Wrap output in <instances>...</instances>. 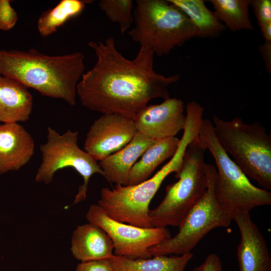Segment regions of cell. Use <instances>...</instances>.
Wrapping results in <instances>:
<instances>
[{"label": "cell", "instance_id": "6da1fadb", "mask_svg": "<svg viewBox=\"0 0 271 271\" xmlns=\"http://www.w3.org/2000/svg\"><path fill=\"white\" fill-rule=\"evenodd\" d=\"M88 45L97 61L82 75L76 92L82 104L91 110L133 119L151 100L169 97V86L180 79L179 74L156 73L155 54L147 48L140 47L136 57L129 60L117 50L113 37Z\"/></svg>", "mask_w": 271, "mask_h": 271}, {"label": "cell", "instance_id": "7a4b0ae2", "mask_svg": "<svg viewBox=\"0 0 271 271\" xmlns=\"http://www.w3.org/2000/svg\"><path fill=\"white\" fill-rule=\"evenodd\" d=\"M84 69V56L80 52L50 56L35 49H0V75L72 106L76 104L77 85Z\"/></svg>", "mask_w": 271, "mask_h": 271}, {"label": "cell", "instance_id": "3957f363", "mask_svg": "<svg viewBox=\"0 0 271 271\" xmlns=\"http://www.w3.org/2000/svg\"><path fill=\"white\" fill-rule=\"evenodd\" d=\"M198 134L194 126L186 125L176 153L152 177L135 185L117 184L111 190L102 188L97 205L114 220L143 228L152 227L150 203L166 178L181 170L187 146Z\"/></svg>", "mask_w": 271, "mask_h": 271}, {"label": "cell", "instance_id": "277c9868", "mask_svg": "<svg viewBox=\"0 0 271 271\" xmlns=\"http://www.w3.org/2000/svg\"><path fill=\"white\" fill-rule=\"evenodd\" d=\"M134 27L127 33L141 47L159 56L197 37L198 32L188 17L168 0H136Z\"/></svg>", "mask_w": 271, "mask_h": 271}, {"label": "cell", "instance_id": "5b68a950", "mask_svg": "<svg viewBox=\"0 0 271 271\" xmlns=\"http://www.w3.org/2000/svg\"><path fill=\"white\" fill-rule=\"evenodd\" d=\"M215 136L244 174L262 189H271V136L259 122L246 123L240 117L213 119Z\"/></svg>", "mask_w": 271, "mask_h": 271}, {"label": "cell", "instance_id": "8992f818", "mask_svg": "<svg viewBox=\"0 0 271 271\" xmlns=\"http://www.w3.org/2000/svg\"><path fill=\"white\" fill-rule=\"evenodd\" d=\"M206 146L195 137L188 144L181 170L175 174L177 181L168 185L162 202L149 216L152 227L179 226L204 195L207 187L204 156Z\"/></svg>", "mask_w": 271, "mask_h": 271}, {"label": "cell", "instance_id": "52a82bcc", "mask_svg": "<svg viewBox=\"0 0 271 271\" xmlns=\"http://www.w3.org/2000/svg\"><path fill=\"white\" fill-rule=\"evenodd\" d=\"M199 137L214 159L217 168L215 194L221 205L231 215L249 212L256 207L271 205V193L249 181L218 142L211 121L203 119Z\"/></svg>", "mask_w": 271, "mask_h": 271}, {"label": "cell", "instance_id": "ba28073f", "mask_svg": "<svg viewBox=\"0 0 271 271\" xmlns=\"http://www.w3.org/2000/svg\"><path fill=\"white\" fill-rule=\"evenodd\" d=\"M205 171L208 182L204 195L178 226L174 236L149 248L152 256L190 253L211 230L230 225L231 214L221 205L215 196L216 167L206 164Z\"/></svg>", "mask_w": 271, "mask_h": 271}, {"label": "cell", "instance_id": "9c48e42d", "mask_svg": "<svg viewBox=\"0 0 271 271\" xmlns=\"http://www.w3.org/2000/svg\"><path fill=\"white\" fill-rule=\"evenodd\" d=\"M78 136L77 130L69 129L61 134L48 126L47 141L40 148L42 162L35 177L36 182L48 184L58 170L68 167L73 168L82 177L83 183L78 188L73 204L85 199L89 179L93 174L103 176L97 161L79 147Z\"/></svg>", "mask_w": 271, "mask_h": 271}, {"label": "cell", "instance_id": "30bf717a", "mask_svg": "<svg viewBox=\"0 0 271 271\" xmlns=\"http://www.w3.org/2000/svg\"><path fill=\"white\" fill-rule=\"evenodd\" d=\"M86 217L109 235L114 255L130 259L152 257L149 248L171 237L166 227L143 228L114 220L97 204L89 207Z\"/></svg>", "mask_w": 271, "mask_h": 271}, {"label": "cell", "instance_id": "8fae6325", "mask_svg": "<svg viewBox=\"0 0 271 271\" xmlns=\"http://www.w3.org/2000/svg\"><path fill=\"white\" fill-rule=\"evenodd\" d=\"M136 132L132 119L119 114H103L90 126L84 150L100 161L127 145Z\"/></svg>", "mask_w": 271, "mask_h": 271}, {"label": "cell", "instance_id": "7c38bea8", "mask_svg": "<svg viewBox=\"0 0 271 271\" xmlns=\"http://www.w3.org/2000/svg\"><path fill=\"white\" fill-rule=\"evenodd\" d=\"M181 99L168 97L159 104L146 105L132 119L137 131L155 141L176 137L186 123Z\"/></svg>", "mask_w": 271, "mask_h": 271}, {"label": "cell", "instance_id": "4fadbf2b", "mask_svg": "<svg viewBox=\"0 0 271 271\" xmlns=\"http://www.w3.org/2000/svg\"><path fill=\"white\" fill-rule=\"evenodd\" d=\"M232 219L236 222L240 234L237 249L239 270L271 271V257L266 242L252 221L249 212H234Z\"/></svg>", "mask_w": 271, "mask_h": 271}, {"label": "cell", "instance_id": "5bb4252c", "mask_svg": "<svg viewBox=\"0 0 271 271\" xmlns=\"http://www.w3.org/2000/svg\"><path fill=\"white\" fill-rule=\"evenodd\" d=\"M31 134L19 123L0 124V174L19 170L34 153Z\"/></svg>", "mask_w": 271, "mask_h": 271}, {"label": "cell", "instance_id": "9a60e30c", "mask_svg": "<svg viewBox=\"0 0 271 271\" xmlns=\"http://www.w3.org/2000/svg\"><path fill=\"white\" fill-rule=\"evenodd\" d=\"M113 249L109 235L94 224L78 225L73 232L70 250L81 261L110 259L114 255Z\"/></svg>", "mask_w": 271, "mask_h": 271}, {"label": "cell", "instance_id": "2e32d148", "mask_svg": "<svg viewBox=\"0 0 271 271\" xmlns=\"http://www.w3.org/2000/svg\"><path fill=\"white\" fill-rule=\"evenodd\" d=\"M156 141L137 131L127 145L100 161L99 165L103 173V176L110 183L126 186L131 168Z\"/></svg>", "mask_w": 271, "mask_h": 271}, {"label": "cell", "instance_id": "e0dca14e", "mask_svg": "<svg viewBox=\"0 0 271 271\" xmlns=\"http://www.w3.org/2000/svg\"><path fill=\"white\" fill-rule=\"evenodd\" d=\"M33 106V96L27 86L0 75V122H25L29 119Z\"/></svg>", "mask_w": 271, "mask_h": 271}, {"label": "cell", "instance_id": "ac0fdd59", "mask_svg": "<svg viewBox=\"0 0 271 271\" xmlns=\"http://www.w3.org/2000/svg\"><path fill=\"white\" fill-rule=\"evenodd\" d=\"M180 139L174 137L156 141L131 168L126 186L138 184L149 178L157 167L176 153Z\"/></svg>", "mask_w": 271, "mask_h": 271}, {"label": "cell", "instance_id": "d6986e66", "mask_svg": "<svg viewBox=\"0 0 271 271\" xmlns=\"http://www.w3.org/2000/svg\"><path fill=\"white\" fill-rule=\"evenodd\" d=\"M193 257L190 252L177 256L160 255L137 259L114 255L110 259L115 271H184Z\"/></svg>", "mask_w": 271, "mask_h": 271}, {"label": "cell", "instance_id": "ffe728a7", "mask_svg": "<svg viewBox=\"0 0 271 271\" xmlns=\"http://www.w3.org/2000/svg\"><path fill=\"white\" fill-rule=\"evenodd\" d=\"M180 9L191 20L198 32V38H215L226 30L214 12L203 0H168Z\"/></svg>", "mask_w": 271, "mask_h": 271}, {"label": "cell", "instance_id": "44dd1931", "mask_svg": "<svg viewBox=\"0 0 271 271\" xmlns=\"http://www.w3.org/2000/svg\"><path fill=\"white\" fill-rule=\"evenodd\" d=\"M90 0H61L55 7L44 12L38 19L37 28L40 34L48 36L55 33L69 20L77 16Z\"/></svg>", "mask_w": 271, "mask_h": 271}, {"label": "cell", "instance_id": "7402d4cb", "mask_svg": "<svg viewBox=\"0 0 271 271\" xmlns=\"http://www.w3.org/2000/svg\"><path fill=\"white\" fill-rule=\"evenodd\" d=\"M218 19L232 32L252 30L249 7L251 0H210Z\"/></svg>", "mask_w": 271, "mask_h": 271}, {"label": "cell", "instance_id": "603a6c76", "mask_svg": "<svg viewBox=\"0 0 271 271\" xmlns=\"http://www.w3.org/2000/svg\"><path fill=\"white\" fill-rule=\"evenodd\" d=\"M134 4L132 0H101L98 6L111 22L119 25L123 35L134 21Z\"/></svg>", "mask_w": 271, "mask_h": 271}, {"label": "cell", "instance_id": "cb8c5ba5", "mask_svg": "<svg viewBox=\"0 0 271 271\" xmlns=\"http://www.w3.org/2000/svg\"><path fill=\"white\" fill-rule=\"evenodd\" d=\"M10 0H0V30L9 31L16 24L18 16Z\"/></svg>", "mask_w": 271, "mask_h": 271}, {"label": "cell", "instance_id": "d4e9b609", "mask_svg": "<svg viewBox=\"0 0 271 271\" xmlns=\"http://www.w3.org/2000/svg\"><path fill=\"white\" fill-rule=\"evenodd\" d=\"M250 6L252 9L259 26L271 22L270 0H251Z\"/></svg>", "mask_w": 271, "mask_h": 271}, {"label": "cell", "instance_id": "484cf974", "mask_svg": "<svg viewBox=\"0 0 271 271\" xmlns=\"http://www.w3.org/2000/svg\"><path fill=\"white\" fill-rule=\"evenodd\" d=\"M75 271H115L110 259L81 261Z\"/></svg>", "mask_w": 271, "mask_h": 271}, {"label": "cell", "instance_id": "4316f807", "mask_svg": "<svg viewBox=\"0 0 271 271\" xmlns=\"http://www.w3.org/2000/svg\"><path fill=\"white\" fill-rule=\"evenodd\" d=\"M192 271H222L221 260L215 253H210L202 263L195 267Z\"/></svg>", "mask_w": 271, "mask_h": 271}, {"label": "cell", "instance_id": "83f0119b", "mask_svg": "<svg viewBox=\"0 0 271 271\" xmlns=\"http://www.w3.org/2000/svg\"><path fill=\"white\" fill-rule=\"evenodd\" d=\"M258 50L268 73H271V42H265L259 46Z\"/></svg>", "mask_w": 271, "mask_h": 271}, {"label": "cell", "instance_id": "f1b7e54d", "mask_svg": "<svg viewBox=\"0 0 271 271\" xmlns=\"http://www.w3.org/2000/svg\"><path fill=\"white\" fill-rule=\"evenodd\" d=\"M263 38L265 42H271V22L259 26Z\"/></svg>", "mask_w": 271, "mask_h": 271}]
</instances>
